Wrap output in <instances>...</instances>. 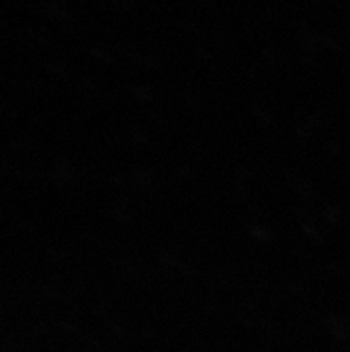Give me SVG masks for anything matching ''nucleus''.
<instances>
[]
</instances>
